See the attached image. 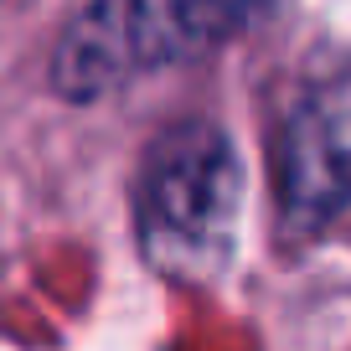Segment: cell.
I'll use <instances>...</instances> for the list:
<instances>
[{"instance_id": "obj_1", "label": "cell", "mask_w": 351, "mask_h": 351, "mask_svg": "<svg viewBox=\"0 0 351 351\" xmlns=\"http://www.w3.org/2000/svg\"><path fill=\"white\" fill-rule=\"evenodd\" d=\"M243 160L228 130L181 119L150 140L134 181V238L145 263L181 285L222 274L238 243Z\"/></svg>"}, {"instance_id": "obj_2", "label": "cell", "mask_w": 351, "mask_h": 351, "mask_svg": "<svg viewBox=\"0 0 351 351\" xmlns=\"http://www.w3.org/2000/svg\"><path fill=\"white\" fill-rule=\"evenodd\" d=\"M263 5L269 0H88L57 42L52 83L67 99H99L140 73L217 52Z\"/></svg>"}, {"instance_id": "obj_3", "label": "cell", "mask_w": 351, "mask_h": 351, "mask_svg": "<svg viewBox=\"0 0 351 351\" xmlns=\"http://www.w3.org/2000/svg\"><path fill=\"white\" fill-rule=\"evenodd\" d=\"M279 217L295 238L320 232L351 207V77L315 88L274 150Z\"/></svg>"}]
</instances>
